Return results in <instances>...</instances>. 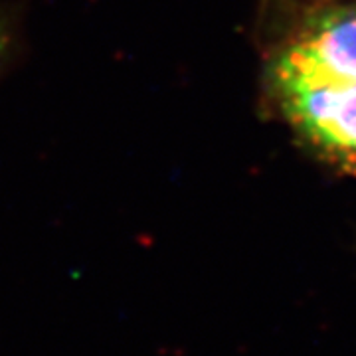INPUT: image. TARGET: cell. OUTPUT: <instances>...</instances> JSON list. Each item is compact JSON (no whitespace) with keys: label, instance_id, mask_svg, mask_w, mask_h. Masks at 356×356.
Returning a JSON list of instances; mask_svg holds the SVG:
<instances>
[{"label":"cell","instance_id":"6da1fadb","mask_svg":"<svg viewBox=\"0 0 356 356\" xmlns=\"http://www.w3.org/2000/svg\"><path fill=\"white\" fill-rule=\"evenodd\" d=\"M273 86L315 149L356 165V10L325 14L299 32L275 60Z\"/></svg>","mask_w":356,"mask_h":356},{"label":"cell","instance_id":"7a4b0ae2","mask_svg":"<svg viewBox=\"0 0 356 356\" xmlns=\"http://www.w3.org/2000/svg\"><path fill=\"white\" fill-rule=\"evenodd\" d=\"M8 40H10L8 26H6V22L0 18V58L4 56V51H6V48H8Z\"/></svg>","mask_w":356,"mask_h":356}]
</instances>
